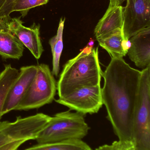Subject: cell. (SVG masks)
Returning a JSON list of instances; mask_svg holds the SVG:
<instances>
[{"instance_id": "1", "label": "cell", "mask_w": 150, "mask_h": 150, "mask_svg": "<svg viewBox=\"0 0 150 150\" xmlns=\"http://www.w3.org/2000/svg\"><path fill=\"white\" fill-rule=\"evenodd\" d=\"M141 71L123 58H112L102 74L103 104L114 134L122 141H131V127L137 101Z\"/></svg>"}, {"instance_id": "2", "label": "cell", "mask_w": 150, "mask_h": 150, "mask_svg": "<svg viewBox=\"0 0 150 150\" xmlns=\"http://www.w3.org/2000/svg\"><path fill=\"white\" fill-rule=\"evenodd\" d=\"M102 74L98 47L87 46L63 67L57 83L59 98L80 87L100 85Z\"/></svg>"}, {"instance_id": "3", "label": "cell", "mask_w": 150, "mask_h": 150, "mask_svg": "<svg viewBox=\"0 0 150 150\" xmlns=\"http://www.w3.org/2000/svg\"><path fill=\"white\" fill-rule=\"evenodd\" d=\"M83 115L70 110L56 114L39 132L35 140L38 144H47L73 140H82L90 127Z\"/></svg>"}, {"instance_id": "4", "label": "cell", "mask_w": 150, "mask_h": 150, "mask_svg": "<svg viewBox=\"0 0 150 150\" xmlns=\"http://www.w3.org/2000/svg\"><path fill=\"white\" fill-rule=\"evenodd\" d=\"M37 73L23 98L15 110L38 108L54 100L57 83L48 65H37Z\"/></svg>"}, {"instance_id": "5", "label": "cell", "mask_w": 150, "mask_h": 150, "mask_svg": "<svg viewBox=\"0 0 150 150\" xmlns=\"http://www.w3.org/2000/svg\"><path fill=\"white\" fill-rule=\"evenodd\" d=\"M51 118L47 115L38 113L24 118L17 117L12 122H0V148L16 141L35 140Z\"/></svg>"}, {"instance_id": "6", "label": "cell", "mask_w": 150, "mask_h": 150, "mask_svg": "<svg viewBox=\"0 0 150 150\" xmlns=\"http://www.w3.org/2000/svg\"><path fill=\"white\" fill-rule=\"evenodd\" d=\"M55 101L83 115L97 113L103 105L101 87L100 85L80 87Z\"/></svg>"}, {"instance_id": "7", "label": "cell", "mask_w": 150, "mask_h": 150, "mask_svg": "<svg viewBox=\"0 0 150 150\" xmlns=\"http://www.w3.org/2000/svg\"><path fill=\"white\" fill-rule=\"evenodd\" d=\"M131 134L135 150H150V98L146 94L137 98Z\"/></svg>"}, {"instance_id": "8", "label": "cell", "mask_w": 150, "mask_h": 150, "mask_svg": "<svg viewBox=\"0 0 150 150\" xmlns=\"http://www.w3.org/2000/svg\"><path fill=\"white\" fill-rule=\"evenodd\" d=\"M122 33L128 40L144 29L150 27V0H127L123 8Z\"/></svg>"}, {"instance_id": "9", "label": "cell", "mask_w": 150, "mask_h": 150, "mask_svg": "<svg viewBox=\"0 0 150 150\" xmlns=\"http://www.w3.org/2000/svg\"><path fill=\"white\" fill-rule=\"evenodd\" d=\"M0 30L12 33L38 59L43 52V46L40 36V25L34 23L31 27L24 26L20 18H14L7 22L0 21Z\"/></svg>"}, {"instance_id": "10", "label": "cell", "mask_w": 150, "mask_h": 150, "mask_svg": "<svg viewBox=\"0 0 150 150\" xmlns=\"http://www.w3.org/2000/svg\"><path fill=\"white\" fill-rule=\"evenodd\" d=\"M37 73V66H26L20 68L7 95L2 112L3 115L15 110L32 83Z\"/></svg>"}, {"instance_id": "11", "label": "cell", "mask_w": 150, "mask_h": 150, "mask_svg": "<svg viewBox=\"0 0 150 150\" xmlns=\"http://www.w3.org/2000/svg\"><path fill=\"white\" fill-rule=\"evenodd\" d=\"M127 54L137 67L146 68L150 66V27L138 32L130 38Z\"/></svg>"}, {"instance_id": "12", "label": "cell", "mask_w": 150, "mask_h": 150, "mask_svg": "<svg viewBox=\"0 0 150 150\" xmlns=\"http://www.w3.org/2000/svg\"><path fill=\"white\" fill-rule=\"evenodd\" d=\"M123 9L122 5H109L94 30L97 40L107 38L120 31H122Z\"/></svg>"}, {"instance_id": "13", "label": "cell", "mask_w": 150, "mask_h": 150, "mask_svg": "<svg viewBox=\"0 0 150 150\" xmlns=\"http://www.w3.org/2000/svg\"><path fill=\"white\" fill-rule=\"evenodd\" d=\"M23 45L12 33L0 30V56L4 59H19L23 53Z\"/></svg>"}, {"instance_id": "14", "label": "cell", "mask_w": 150, "mask_h": 150, "mask_svg": "<svg viewBox=\"0 0 150 150\" xmlns=\"http://www.w3.org/2000/svg\"><path fill=\"white\" fill-rule=\"evenodd\" d=\"M65 18L60 19L57 33L49 40L53 55L52 74L57 76L60 72V59L63 50V31Z\"/></svg>"}, {"instance_id": "15", "label": "cell", "mask_w": 150, "mask_h": 150, "mask_svg": "<svg viewBox=\"0 0 150 150\" xmlns=\"http://www.w3.org/2000/svg\"><path fill=\"white\" fill-rule=\"evenodd\" d=\"M97 40L100 45L109 54L112 58H123L127 54L122 46L124 39L122 31Z\"/></svg>"}, {"instance_id": "16", "label": "cell", "mask_w": 150, "mask_h": 150, "mask_svg": "<svg viewBox=\"0 0 150 150\" xmlns=\"http://www.w3.org/2000/svg\"><path fill=\"white\" fill-rule=\"evenodd\" d=\"M19 71L10 64L5 65L0 73V120L3 116L2 112L8 93Z\"/></svg>"}, {"instance_id": "17", "label": "cell", "mask_w": 150, "mask_h": 150, "mask_svg": "<svg viewBox=\"0 0 150 150\" xmlns=\"http://www.w3.org/2000/svg\"><path fill=\"white\" fill-rule=\"evenodd\" d=\"M23 150H92L82 140H73L47 144H38Z\"/></svg>"}, {"instance_id": "18", "label": "cell", "mask_w": 150, "mask_h": 150, "mask_svg": "<svg viewBox=\"0 0 150 150\" xmlns=\"http://www.w3.org/2000/svg\"><path fill=\"white\" fill-rule=\"evenodd\" d=\"M49 0H16L13 2L11 13L19 11L23 18L27 15L31 9L46 4Z\"/></svg>"}, {"instance_id": "19", "label": "cell", "mask_w": 150, "mask_h": 150, "mask_svg": "<svg viewBox=\"0 0 150 150\" xmlns=\"http://www.w3.org/2000/svg\"><path fill=\"white\" fill-rule=\"evenodd\" d=\"M95 150H135L131 141H115L111 144L100 146Z\"/></svg>"}, {"instance_id": "20", "label": "cell", "mask_w": 150, "mask_h": 150, "mask_svg": "<svg viewBox=\"0 0 150 150\" xmlns=\"http://www.w3.org/2000/svg\"><path fill=\"white\" fill-rule=\"evenodd\" d=\"M16 0H7L0 11V21L8 22L11 19L10 14L11 13L12 4Z\"/></svg>"}, {"instance_id": "21", "label": "cell", "mask_w": 150, "mask_h": 150, "mask_svg": "<svg viewBox=\"0 0 150 150\" xmlns=\"http://www.w3.org/2000/svg\"><path fill=\"white\" fill-rule=\"evenodd\" d=\"M26 142V140L16 141L3 146L0 150H17L19 146Z\"/></svg>"}, {"instance_id": "22", "label": "cell", "mask_w": 150, "mask_h": 150, "mask_svg": "<svg viewBox=\"0 0 150 150\" xmlns=\"http://www.w3.org/2000/svg\"><path fill=\"white\" fill-rule=\"evenodd\" d=\"M124 0H110V4L111 6H119L121 5Z\"/></svg>"}, {"instance_id": "23", "label": "cell", "mask_w": 150, "mask_h": 150, "mask_svg": "<svg viewBox=\"0 0 150 150\" xmlns=\"http://www.w3.org/2000/svg\"><path fill=\"white\" fill-rule=\"evenodd\" d=\"M6 1L7 0H0V11L4 5Z\"/></svg>"}, {"instance_id": "24", "label": "cell", "mask_w": 150, "mask_h": 150, "mask_svg": "<svg viewBox=\"0 0 150 150\" xmlns=\"http://www.w3.org/2000/svg\"><path fill=\"white\" fill-rule=\"evenodd\" d=\"M94 41H93V40L91 39V40H90L89 43H88V46L89 47H93V45H94Z\"/></svg>"}]
</instances>
